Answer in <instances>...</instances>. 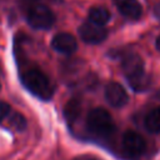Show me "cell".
<instances>
[{"label":"cell","instance_id":"obj_2","mask_svg":"<svg viewBox=\"0 0 160 160\" xmlns=\"http://www.w3.org/2000/svg\"><path fill=\"white\" fill-rule=\"evenodd\" d=\"M21 82L35 96L49 100L52 95V86L44 72L38 69H30L21 74Z\"/></svg>","mask_w":160,"mask_h":160},{"label":"cell","instance_id":"obj_9","mask_svg":"<svg viewBox=\"0 0 160 160\" xmlns=\"http://www.w3.org/2000/svg\"><path fill=\"white\" fill-rule=\"evenodd\" d=\"M114 4L121 15L130 20H138L142 14V8L138 0H114Z\"/></svg>","mask_w":160,"mask_h":160},{"label":"cell","instance_id":"obj_15","mask_svg":"<svg viewBox=\"0 0 160 160\" xmlns=\"http://www.w3.org/2000/svg\"><path fill=\"white\" fill-rule=\"evenodd\" d=\"M155 45H156V49L160 51V35L158 36V39H156V42H155Z\"/></svg>","mask_w":160,"mask_h":160},{"label":"cell","instance_id":"obj_8","mask_svg":"<svg viewBox=\"0 0 160 160\" xmlns=\"http://www.w3.org/2000/svg\"><path fill=\"white\" fill-rule=\"evenodd\" d=\"M51 45L56 51L62 52V54H71L78 48L76 39L69 32L56 34L51 40Z\"/></svg>","mask_w":160,"mask_h":160},{"label":"cell","instance_id":"obj_13","mask_svg":"<svg viewBox=\"0 0 160 160\" xmlns=\"http://www.w3.org/2000/svg\"><path fill=\"white\" fill-rule=\"evenodd\" d=\"M9 122H10V126H12V128L16 129V130H22V129L26 128V120H25V118H24L21 114H19V112H15L14 115H11Z\"/></svg>","mask_w":160,"mask_h":160},{"label":"cell","instance_id":"obj_6","mask_svg":"<svg viewBox=\"0 0 160 160\" xmlns=\"http://www.w3.org/2000/svg\"><path fill=\"white\" fill-rule=\"evenodd\" d=\"M122 148L129 155L139 156L146 150V142L140 134L128 130L122 135Z\"/></svg>","mask_w":160,"mask_h":160},{"label":"cell","instance_id":"obj_12","mask_svg":"<svg viewBox=\"0 0 160 160\" xmlns=\"http://www.w3.org/2000/svg\"><path fill=\"white\" fill-rule=\"evenodd\" d=\"M81 112V105L78 99H71L66 102L65 109H64V115L68 121V124H72L80 115Z\"/></svg>","mask_w":160,"mask_h":160},{"label":"cell","instance_id":"obj_1","mask_svg":"<svg viewBox=\"0 0 160 160\" xmlns=\"http://www.w3.org/2000/svg\"><path fill=\"white\" fill-rule=\"evenodd\" d=\"M121 68L130 86L136 91H142L149 88V78L144 69L141 58L135 52L125 54L121 59Z\"/></svg>","mask_w":160,"mask_h":160},{"label":"cell","instance_id":"obj_7","mask_svg":"<svg viewBox=\"0 0 160 160\" xmlns=\"http://www.w3.org/2000/svg\"><path fill=\"white\" fill-rule=\"evenodd\" d=\"M105 98H106L108 102L115 108H121V106L126 105V102L129 101L128 92L125 91L122 85H120L119 82H115V81L109 82L106 85Z\"/></svg>","mask_w":160,"mask_h":160},{"label":"cell","instance_id":"obj_10","mask_svg":"<svg viewBox=\"0 0 160 160\" xmlns=\"http://www.w3.org/2000/svg\"><path fill=\"white\" fill-rule=\"evenodd\" d=\"M145 128L154 134L160 132V106L151 109L145 116Z\"/></svg>","mask_w":160,"mask_h":160},{"label":"cell","instance_id":"obj_5","mask_svg":"<svg viewBox=\"0 0 160 160\" xmlns=\"http://www.w3.org/2000/svg\"><path fill=\"white\" fill-rule=\"evenodd\" d=\"M79 35L88 44H100L106 39L108 31L104 28V25H99L89 20L80 25Z\"/></svg>","mask_w":160,"mask_h":160},{"label":"cell","instance_id":"obj_14","mask_svg":"<svg viewBox=\"0 0 160 160\" xmlns=\"http://www.w3.org/2000/svg\"><path fill=\"white\" fill-rule=\"evenodd\" d=\"M10 112V105L5 101H0V121H2Z\"/></svg>","mask_w":160,"mask_h":160},{"label":"cell","instance_id":"obj_4","mask_svg":"<svg viewBox=\"0 0 160 160\" xmlns=\"http://www.w3.org/2000/svg\"><path fill=\"white\" fill-rule=\"evenodd\" d=\"M26 20L34 29H50L55 22V15L46 5L35 2L29 6Z\"/></svg>","mask_w":160,"mask_h":160},{"label":"cell","instance_id":"obj_3","mask_svg":"<svg viewBox=\"0 0 160 160\" xmlns=\"http://www.w3.org/2000/svg\"><path fill=\"white\" fill-rule=\"evenodd\" d=\"M86 125L92 134L102 138L111 135L115 130V124L111 115L101 108H95L88 114Z\"/></svg>","mask_w":160,"mask_h":160},{"label":"cell","instance_id":"obj_11","mask_svg":"<svg viewBox=\"0 0 160 160\" xmlns=\"http://www.w3.org/2000/svg\"><path fill=\"white\" fill-rule=\"evenodd\" d=\"M89 20L99 25H105L110 20V12L104 6H92L89 10Z\"/></svg>","mask_w":160,"mask_h":160},{"label":"cell","instance_id":"obj_16","mask_svg":"<svg viewBox=\"0 0 160 160\" xmlns=\"http://www.w3.org/2000/svg\"><path fill=\"white\" fill-rule=\"evenodd\" d=\"M88 160H96V159H88Z\"/></svg>","mask_w":160,"mask_h":160}]
</instances>
